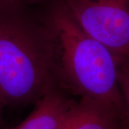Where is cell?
Returning a JSON list of instances; mask_svg holds the SVG:
<instances>
[{
	"instance_id": "3957f363",
	"label": "cell",
	"mask_w": 129,
	"mask_h": 129,
	"mask_svg": "<svg viewBox=\"0 0 129 129\" xmlns=\"http://www.w3.org/2000/svg\"><path fill=\"white\" fill-rule=\"evenodd\" d=\"M62 6L88 36L118 59L129 58V0H64Z\"/></svg>"
},
{
	"instance_id": "5b68a950",
	"label": "cell",
	"mask_w": 129,
	"mask_h": 129,
	"mask_svg": "<svg viewBox=\"0 0 129 129\" xmlns=\"http://www.w3.org/2000/svg\"><path fill=\"white\" fill-rule=\"evenodd\" d=\"M129 120L123 112L87 98H80L62 129H123Z\"/></svg>"
},
{
	"instance_id": "7a4b0ae2",
	"label": "cell",
	"mask_w": 129,
	"mask_h": 129,
	"mask_svg": "<svg viewBox=\"0 0 129 129\" xmlns=\"http://www.w3.org/2000/svg\"><path fill=\"white\" fill-rule=\"evenodd\" d=\"M57 81L49 32L0 17V100L5 105L35 103L57 88Z\"/></svg>"
},
{
	"instance_id": "8992f818",
	"label": "cell",
	"mask_w": 129,
	"mask_h": 129,
	"mask_svg": "<svg viewBox=\"0 0 129 129\" xmlns=\"http://www.w3.org/2000/svg\"><path fill=\"white\" fill-rule=\"evenodd\" d=\"M118 83L123 100L125 115L129 120V58L120 60L118 64Z\"/></svg>"
},
{
	"instance_id": "52a82bcc",
	"label": "cell",
	"mask_w": 129,
	"mask_h": 129,
	"mask_svg": "<svg viewBox=\"0 0 129 129\" xmlns=\"http://www.w3.org/2000/svg\"><path fill=\"white\" fill-rule=\"evenodd\" d=\"M5 103L0 100V129L2 128L4 125V120H3V116H2V110L5 106Z\"/></svg>"
},
{
	"instance_id": "6da1fadb",
	"label": "cell",
	"mask_w": 129,
	"mask_h": 129,
	"mask_svg": "<svg viewBox=\"0 0 129 129\" xmlns=\"http://www.w3.org/2000/svg\"><path fill=\"white\" fill-rule=\"evenodd\" d=\"M48 32L57 80L61 79L81 98L125 114L118 83L120 59L83 32L62 5L52 12Z\"/></svg>"
},
{
	"instance_id": "277c9868",
	"label": "cell",
	"mask_w": 129,
	"mask_h": 129,
	"mask_svg": "<svg viewBox=\"0 0 129 129\" xmlns=\"http://www.w3.org/2000/svg\"><path fill=\"white\" fill-rule=\"evenodd\" d=\"M77 103L54 88L35 103L34 110L22 122L9 129H62Z\"/></svg>"
},
{
	"instance_id": "ba28073f",
	"label": "cell",
	"mask_w": 129,
	"mask_h": 129,
	"mask_svg": "<svg viewBox=\"0 0 129 129\" xmlns=\"http://www.w3.org/2000/svg\"><path fill=\"white\" fill-rule=\"evenodd\" d=\"M123 129H129V124L128 125H126L125 127H124Z\"/></svg>"
}]
</instances>
